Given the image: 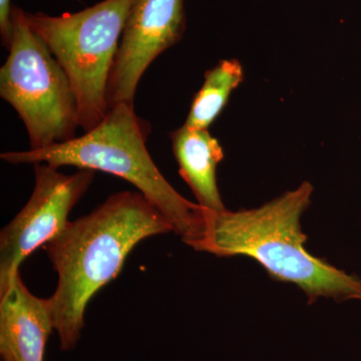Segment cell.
Segmentation results:
<instances>
[{
  "label": "cell",
  "instance_id": "cell-1",
  "mask_svg": "<svg viewBox=\"0 0 361 361\" xmlns=\"http://www.w3.org/2000/svg\"><path fill=\"white\" fill-rule=\"evenodd\" d=\"M172 232L167 218L140 192L125 191L111 195L89 215L70 221L44 246L58 273L49 300L61 350L78 345L87 304L118 277L133 249L149 237Z\"/></svg>",
  "mask_w": 361,
  "mask_h": 361
},
{
  "label": "cell",
  "instance_id": "cell-2",
  "mask_svg": "<svg viewBox=\"0 0 361 361\" xmlns=\"http://www.w3.org/2000/svg\"><path fill=\"white\" fill-rule=\"evenodd\" d=\"M313 186L304 182L265 205L236 212L206 210L200 236L189 246L218 257L246 256L277 281L295 284L310 299L361 300V279L311 255L304 244L301 216Z\"/></svg>",
  "mask_w": 361,
  "mask_h": 361
},
{
  "label": "cell",
  "instance_id": "cell-3",
  "mask_svg": "<svg viewBox=\"0 0 361 361\" xmlns=\"http://www.w3.org/2000/svg\"><path fill=\"white\" fill-rule=\"evenodd\" d=\"M149 134L151 126L135 114V106L123 103L111 106L97 127L80 137L44 149L6 152L0 158L13 165L71 166L122 178L161 211L189 245L200 236L203 208L176 191L161 174L147 149Z\"/></svg>",
  "mask_w": 361,
  "mask_h": 361
},
{
  "label": "cell",
  "instance_id": "cell-4",
  "mask_svg": "<svg viewBox=\"0 0 361 361\" xmlns=\"http://www.w3.org/2000/svg\"><path fill=\"white\" fill-rule=\"evenodd\" d=\"M134 0H103L59 16L25 13L26 23L68 75L78 103L80 128L97 127L110 110L108 85Z\"/></svg>",
  "mask_w": 361,
  "mask_h": 361
},
{
  "label": "cell",
  "instance_id": "cell-5",
  "mask_svg": "<svg viewBox=\"0 0 361 361\" xmlns=\"http://www.w3.org/2000/svg\"><path fill=\"white\" fill-rule=\"evenodd\" d=\"M13 6L9 54L0 68V97L25 123L30 149L70 141L80 128L77 99L65 71Z\"/></svg>",
  "mask_w": 361,
  "mask_h": 361
},
{
  "label": "cell",
  "instance_id": "cell-6",
  "mask_svg": "<svg viewBox=\"0 0 361 361\" xmlns=\"http://www.w3.org/2000/svg\"><path fill=\"white\" fill-rule=\"evenodd\" d=\"M30 200L0 234V292L20 272L33 251L58 237L68 226L73 207L87 191L96 172L78 170L66 175L49 164L37 163Z\"/></svg>",
  "mask_w": 361,
  "mask_h": 361
},
{
  "label": "cell",
  "instance_id": "cell-7",
  "mask_svg": "<svg viewBox=\"0 0 361 361\" xmlns=\"http://www.w3.org/2000/svg\"><path fill=\"white\" fill-rule=\"evenodd\" d=\"M186 30L184 0H134L130 6L108 85L110 109L134 106L147 68L180 42Z\"/></svg>",
  "mask_w": 361,
  "mask_h": 361
},
{
  "label": "cell",
  "instance_id": "cell-8",
  "mask_svg": "<svg viewBox=\"0 0 361 361\" xmlns=\"http://www.w3.org/2000/svg\"><path fill=\"white\" fill-rule=\"evenodd\" d=\"M54 330L51 300L28 290L18 273L0 292L2 361H44L47 341Z\"/></svg>",
  "mask_w": 361,
  "mask_h": 361
},
{
  "label": "cell",
  "instance_id": "cell-9",
  "mask_svg": "<svg viewBox=\"0 0 361 361\" xmlns=\"http://www.w3.org/2000/svg\"><path fill=\"white\" fill-rule=\"evenodd\" d=\"M179 174L191 188L202 208L223 211L226 207L217 184L218 165L224 159L219 141L208 130L183 125L171 134Z\"/></svg>",
  "mask_w": 361,
  "mask_h": 361
},
{
  "label": "cell",
  "instance_id": "cell-10",
  "mask_svg": "<svg viewBox=\"0 0 361 361\" xmlns=\"http://www.w3.org/2000/svg\"><path fill=\"white\" fill-rule=\"evenodd\" d=\"M244 71L236 59H223L204 75V82L197 92L184 125L208 130L222 113L233 90L241 85Z\"/></svg>",
  "mask_w": 361,
  "mask_h": 361
},
{
  "label": "cell",
  "instance_id": "cell-11",
  "mask_svg": "<svg viewBox=\"0 0 361 361\" xmlns=\"http://www.w3.org/2000/svg\"><path fill=\"white\" fill-rule=\"evenodd\" d=\"M13 6L11 0H0V35H1L2 47L9 49L13 39Z\"/></svg>",
  "mask_w": 361,
  "mask_h": 361
}]
</instances>
